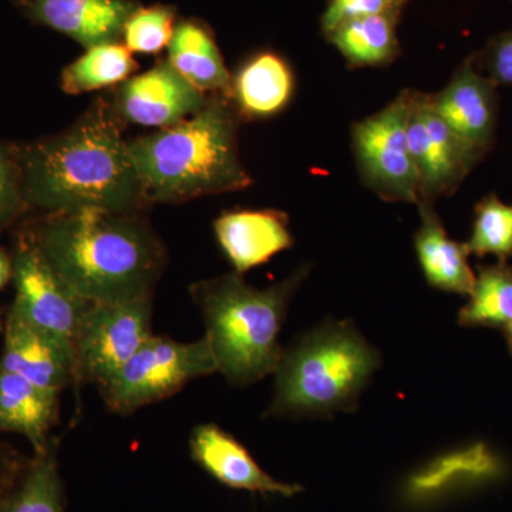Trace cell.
<instances>
[{
  "label": "cell",
  "mask_w": 512,
  "mask_h": 512,
  "mask_svg": "<svg viewBox=\"0 0 512 512\" xmlns=\"http://www.w3.org/2000/svg\"><path fill=\"white\" fill-rule=\"evenodd\" d=\"M59 417L60 393L0 369V434H19L29 441L33 453H40L55 437L52 431Z\"/></svg>",
  "instance_id": "20"
},
{
  "label": "cell",
  "mask_w": 512,
  "mask_h": 512,
  "mask_svg": "<svg viewBox=\"0 0 512 512\" xmlns=\"http://www.w3.org/2000/svg\"><path fill=\"white\" fill-rule=\"evenodd\" d=\"M413 97V89H404L383 109L350 127L360 181L386 202L416 205L419 202V183L409 138Z\"/></svg>",
  "instance_id": "7"
},
{
  "label": "cell",
  "mask_w": 512,
  "mask_h": 512,
  "mask_svg": "<svg viewBox=\"0 0 512 512\" xmlns=\"http://www.w3.org/2000/svg\"><path fill=\"white\" fill-rule=\"evenodd\" d=\"M458 313L464 328L505 329L512 323V265H478L473 291Z\"/></svg>",
  "instance_id": "24"
},
{
  "label": "cell",
  "mask_w": 512,
  "mask_h": 512,
  "mask_svg": "<svg viewBox=\"0 0 512 512\" xmlns=\"http://www.w3.org/2000/svg\"><path fill=\"white\" fill-rule=\"evenodd\" d=\"M430 103L441 120L481 161L493 150L498 124V86L467 56Z\"/></svg>",
  "instance_id": "11"
},
{
  "label": "cell",
  "mask_w": 512,
  "mask_h": 512,
  "mask_svg": "<svg viewBox=\"0 0 512 512\" xmlns=\"http://www.w3.org/2000/svg\"><path fill=\"white\" fill-rule=\"evenodd\" d=\"M468 255L478 258L493 255L498 262L512 258V202L501 201L495 194L485 195L474 208L473 228L464 242Z\"/></svg>",
  "instance_id": "26"
},
{
  "label": "cell",
  "mask_w": 512,
  "mask_h": 512,
  "mask_svg": "<svg viewBox=\"0 0 512 512\" xmlns=\"http://www.w3.org/2000/svg\"><path fill=\"white\" fill-rule=\"evenodd\" d=\"M167 62L202 93L228 96L232 74L214 35L198 20L177 23L168 45Z\"/></svg>",
  "instance_id": "21"
},
{
  "label": "cell",
  "mask_w": 512,
  "mask_h": 512,
  "mask_svg": "<svg viewBox=\"0 0 512 512\" xmlns=\"http://www.w3.org/2000/svg\"><path fill=\"white\" fill-rule=\"evenodd\" d=\"M175 29V9L171 6H138L124 25V46L131 53L157 55L171 42Z\"/></svg>",
  "instance_id": "27"
},
{
  "label": "cell",
  "mask_w": 512,
  "mask_h": 512,
  "mask_svg": "<svg viewBox=\"0 0 512 512\" xmlns=\"http://www.w3.org/2000/svg\"><path fill=\"white\" fill-rule=\"evenodd\" d=\"M208 99L163 60L121 83L113 107L128 123L161 130L198 113Z\"/></svg>",
  "instance_id": "12"
},
{
  "label": "cell",
  "mask_w": 512,
  "mask_h": 512,
  "mask_svg": "<svg viewBox=\"0 0 512 512\" xmlns=\"http://www.w3.org/2000/svg\"><path fill=\"white\" fill-rule=\"evenodd\" d=\"M153 335V298L89 303L74 339L77 384L100 389Z\"/></svg>",
  "instance_id": "8"
},
{
  "label": "cell",
  "mask_w": 512,
  "mask_h": 512,
  "mask_svg": "<svg viewBox=\"0 0 512 512\" xmlns=\"http://www.w3.org/2000/svg\"><path fill=\"white\" fill-rule=\"evenodd\" d=\"M12 281L16 291L13 308L37 328L74 348L77 329L89 302L56 274L29 235L19 239L12 254Z\"/></svg>",
  "instance_id": "9"
},
{
  "label": "cell",
  "mask_w": 512,
  "mask_h": 512,
  "mask_svg": "<svg viewBox=\"0 0 512 512\" xmlns=\"http://www.w3.org/2000/svg\"><path fill=\"white\" fill-rule=\"evenodd\" d=\"M214 373H218L217 362L205 336L180 342L153 335L99 392L110 412L127 416L170 399L192 380Z\"/></svg>",
  "instance_id": "6"
},
{
  "label": "cell",
  "mask_w": 512,
  "mask_h": 512,
  "mask_svg": "<svg viewBox=\"0 0 512 512\" xmlns=\"http://www.w3.org/2000/svg\"><path fill=\"white\" fill-rule=\"evenodd\" d=\"M503 464L484 443L473 444L443 454L410 476L404 485L407 503L424 505L467 485L483 483L500 476Z\"/></svg>",
  "instance_id": "18"
},
{
  "label": "cell",
  "mask_w": 512,
  "mask_h": 512,
  "mask_svg": "<svg viewBox=\"0 0 512 512\" xmlns=\"http://www.w3.org/2000/svg\"><path fill=\"white\" fill-rule=\"evenodd\" d=\"M409 138L419 183V201L436 202L441 197L456 194L471 171L481 163L434 111L429 93L414 90Z\"/></svg>",
  "instance_id": "10"
},
{
  "label": "cell",
  "mask_w": 512,
  "mask_h": 512,
  "mask_svg": "<svg viewBox=\"0 0 512 512\" xmlns=\"http://www.w3.org/2000/svg\"><path fill=\"white\" fill-rule=\"evenodd\" d=\"M474 63L498 87L512 86V29L491 37L474 53Z\"/></svg>",
  "instance_id": "30"
},
{
  "label": "cell",
  "mask_w": 512,
  "mask_h": 512,
  "mask_svg": "<svg viewBox=\"0 0 512 512\" xmlns=\"http://www.w3.org/2000/svg\"><path fill=\"white\" fill-rule=\"evenodd\" d=\"M505 339H507L508 348H510V352L512 355V323L504 329Z\"/></svg>",
  "instance_id": "33"
},
{
  "label": "cell",
  "mask_w": 512,
  "mask_h": 512,
  "mask_svg": "<svg viewBox=\"0 0 512 512\" xmlns=\"http://www.w3.org/2000/svg\"><path fill=\"white\" fill-rule=\"evenodd\" d=\"M309 269L299 266L265 289L247 284L235 271L191 284V299L200 309L218 373L229 384L247 387L274 375L285 350L279 335Z\"/></svg>",
  "instance_id": "4"
},
{
  "label": "cell",
  "mask_w": 512,
  "mask_h": 512,
  "mask_svg": "<svg viewBox=\"0 0 512 512\" xmlns=\"http://www.w3.org/2000/svg\"><path fill=\"white\" fill-rule=\"evenodd\" d=\"M218 245L235 272L264 265L293 247V235L285 212L237 210L224 212L214 221Z\"/></svg>",
  "instance_id": "16"
},
{
  "label": "cell",
  "mask_w": 512,
  "mask_h": 512,
  "mask_svg": "<svg viewBox=\"0 0 512 512\" xmlns=\"http://www.w3.org/2000/svg\"><path fill=\"white\" fill-rule=\"evenodd\" d=\"M28 235L56 274L89 303L153 298L167 264L163 242L137 214H49Z\"/></svg>",
  "instance_id": "2"
},
{
  "label": "cell",
  "mask_w": 512,
  "mask_h": 512,
  "mask_svg": "<svg viewBox=\"0 0 512 512\" xmlns=\"http://www.w3.org/2000/svg\"><path fill=\"white\" fill-rule=\"evenodd\" d=\"M417 207L420 227L413 237L414 251L427 284L439 291L470 295L476 272L468 262L466 247L447 234L434 202L419 201Z\"/></svg>",
  "instance_id": "19"
},
{
  "label": "cell",
  "mask_w": 512,
  "mask_h": 512,
  "mask_svg": "<svg viewBox=\"0 0 512 512\" xmlns=\"http://www.w3.org/2000/svg\"><path fill=\"white\" fill-rule=\"evenodd\" d=\"M0 369L25 377L40 389L62 393L77 386L76 352L69 343L37 328L12 305L6 316Z\"/></svg>",
  "instance_id": "13"
},
{
  "label": "cell",
  "mask_w": 512,
  "mask_h": 512,
  "mask_svg": "<svg viewBox=\"0 0 512 512\" xmlns=\"http://www.w3.org/2000/svg\"><path fill=\"white\" fill-rule=\"evenodd\" d=\"M33 22L70 37L84 49L119 42L138 8L134 0H15Z\"/></svg>",
  "instance_id": "15"
},
{
  "label": "cell",
  "mask_w": 512,
  "mask_h": 512,
  "mask_svg": "<svg viewBox=\"0 0 512 512\" xmlns=\"http://www.w3.org/2000/svg\"><path fill=\"white\" fill-rule=\"evenodd\" d=\"M239 117L225 94H211L198 113L128 140L147 202H183L247 190L254 180L238 150Z\"/></svg>",
  "instance_id": "3"
},
{
  "label": "cell",
  "mask_w": 512,
  "mask_h": 512,
  "mask_svg": "<svg viewBox=\"0 0 512 512\" xmlns=\"http://www.w3.org/2000/svg\"><path fill=\"white\" fill-rule=\"evenodd\" d=\"M192 460L218 483L249 493L293 497L301 485L282 483L259 466L244 444L215 423L195 426L190 436Z\"/></svg>",
  "instance_id": "14"
},
{
  "label": "cell",
  "mask_w": 512,
  "mask_h": 512,
  "mask_svg": "<svg viewBox=\"0 0 512 512\" xmlns=\"http://www.w3.org/2000/svg\"><path fill=\"white\" fill-rule=\"evenodd\" d=\"M28 461L18 448L0 439V508L19 484Z\"/></svg>",
  "instance_id": "31"
},
{
  "label": "cell",
  "mask_w": 512,
  "mask_h": 512,
  "mask_svg": "<svg viewBox=\"0 0 512 512\" xmlns=\"http://www.w3.org/2000/svg\"><path fill=\"white\" fill-rule=\"evenodd\" d=\"M64 488L59 467V440L29 457L19 484L0 512H64Z\"/></svg>",
  "instance_id": "23"
},
{
  "label": "cell",
  "mask_w": 512,
  "mask_h": 512,
  "mask_svg": "<svg viewBox=\"0 0 512 512\" xmlns=\"http://www.w3.org/2000/svg\"><path fill=\"white\" fill-rule=\"evenodd\" d=\"M12 281V255L0 248V291Z\"/></svg>",
  "instance_id": "32"
},
{
  "label": "cell",
  "mask_w": 512,
  "mask_h": 512,
  "mask_svg": "<svg viewBox=\"0 0 512 512\" xmlns=\"http://www.w3.org/2000/svg\"><path fill=\"white\" fill-rule=\"evenodd\" d=\"M394 6H396L397 12L402 15L404 8L409 5L410 0H393Z\"/></svg>",
  "instance_id": "34"
},
{
  "label": "cell",
  "mask_w": 512,
  "mask_h": 512,
  "mask_svg": "<svg viewBox=\"0 0 512 512\" xmlns=\"http://www.w3.org/2000/svg\"><path fill=\"white\" fill-rule=\"evenodd\" d=\"M120 120L114 107L101 100L63 133L16 148L28 207L49 214H137L147 201Z\"/></svg>",
  "instance_id": "1"
},
{
  "label": "cell",
  "mask_w": 512,
  "mask_h": 512,
  "mask_svg": "<svg viewBox=\"0 0 512 512\" xmlns=\"http://www.w3.org/2000/svg\"><path fill=\"white\" fill-rule=\"evenodd\" d=\"M382 13L402 16L397 12L393 0H328L320 16V32L326 37L349 20L382 15Z\"/></svg>",
  "instance_id": "29"
},
{
  "label": "cell",
  "mask_w": 512,
  "mask_h": 512,
  "mask_svg": "<svg viewBox=\"0 0 512 512\" xmlns=\"http://www.w3.org/2000/svg\"><path fill=\"white\" fill-rule=\"evenodd\" d=\"M133 53L119 42L86 49L79 59L67 64L62 73V89L67 94H84L116 86L136 72Z\"/></svg>",
  "instance_id": "25"
},
{
  "label": "cell",
  "mask_w": 512,
  "mask_h": 512,
  "mask_svg": "<svg viewBox=\"0 0 512 512\" xmlns=\"http://www.w3.org/2000/svg\"><path fill=\"white\" fill-rule=\"evenodd\" d=\"M399 20L400 16L394 13L349 20L330 32L326 40L338 50L349 69L389 66L400 56Z\"/></svg>",
  "instance_id": "22"
},
{
  "label": "cell",
  "mask_w": 512,
  "mask_h": 512,
  "mask_svg": "<svg viewBox=\"0 0 512 512\" xmlns=\"http://www.w3.org/2000/svg\"><path fill=\"white\" fill-rule=\"evenodd\" d=\"M28 208L23 200L16 148L0 141V231L15 224Z\"/></svg>",
  "instance_id": "28"
},
{
  "label": "cell",
  "mask_w": 512,
  "mask_h": 512,
  "mask_svg": "<svg viewBox=\"0 0 512 512\" xmlns=\"http://www.w3.org/2000/svg\"><path fill=\"white\" fill-rule=\"evenodd\" d=\"M291 64L275 52H259L232 74L228 99L239 119L265 120L278 116L295 96Z\"/></svg>",
  "instance_id": "17"
},
{
  "label": "cell",
  "mask_w": 512,
  "mask_h": 512,
  "mask_svg": "<svg viewBox=\"0 0 512 512\" xmlns=\"http://www.w3.org/2000/svg\"><path fill=\"white\" fill-rule=\"evenodd\" d=\"M380 363L379 352L349 322L328 320L284 350L266 416L352 412Z\"/></svg>",
  "instance_id": "5"
},
{
  "label": "cell",
  "mask_w": 512,
  "mask_h": 512,
  "mask_svg": "<svg viewBox=\"0 0 512 512\" xmlns=\"http://www.w3.org/2000/svg\"><path fill=\"white\" fill-rule=\"evenodd\" d=\"M2 329H3L2 322H0V330H2Z\"/></svg>",
  "instance_id": "35"
}]
</instances>
